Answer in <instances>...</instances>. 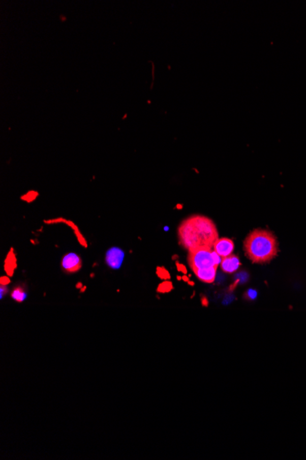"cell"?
Segmentation results:
<instances>
[{
	"label": "cell",
	"mask_w": 306,
	"mask_h": 460,
	"mask_svg": "<svg viewBox=\"0 0 306 460\" xmlns=\"http://www.w3.org/2000/svg\"><path fill=\"white\" fill-rule=\"evenodd\" d=\"M244 250L252 263L265 264L278 255V242L271 232L257 229L246 238Z\"/></svg>",
	"instance_id": "6da1fadb"
},
{
	"label": "cell",
	"mask_w": 306,
	"mask_h": 460,
	"mask_svg": "<svg viewBox=\"0 0 306 460\" xmlns=\"http://www.w3.org/2000/svg\"><path fill=\"white\" fill-rule=\"evenodd\" d=\"M190 219L194 223L195 232L199 238L202 247L212 249L218 239V230L213 222L210 219L200 215L193 216Z\"/></svg>",
	"instance_id": "7a4b0ae2"
},
{
	"label": "cell",
	"mask_w": 306,
	"mask_h": 460,
	"mask_svg": "<svg viewBox=\"0 0 306 460\" xmlns=\"http://www.w3.org/2000/svg\"><path fill=\"white\" fill-rule=\"evenodd\" d=\"M180 243L186 248L188 251H195L200 248H203L200 242L199 238L195 232L194 223L190 218L187 219L181 223L179 231H178Z\"/></svg>",
	"instance_id": "3957f363"
},
{
	"label": "cell",
	"mask_w": 306,
	"mask_h": 460,
	"mask_svg": "<svg viewBox=\"0 0 306 460\" xmlns=\"http://www.w3.org/2000/svg\"><path fill=\"white\" fill-rule=\"evenodd\" d=\"M188 262L191 268L193 270L208 268L215 266L218 267V265H216L213 260V251L212 249L208 248H200L195 251L189 252Z\"/></svg>",
	"instance_id": "277c9868"
},
{
	"label": "cell",
	"mask_w": 306,
	"mask_h": 460,
	"mask_svg": "<svg viewBox=\"0 0 306 460\" xmlns=\"http://www.w3.org/2000/svg\"><path fill=\"white\" fill-rule=\"evenodd\" d=\"M62 266L67 273H75L82 267V260L79 256L74 253H69L64 256L62 260Z\"/></svg>",
	"instance_id": "5b68a950"
},
{
	"label": "cell",
	"mask_w": 306,
	"mask_h": 460,
	"mask_svg": "<svg viewBox=\"0 0 306 460\" xmlns=\"http://www.w3.org/2000/svg\"><path fill=\"white\" fill-rule=\"evenodd\" d=\"M234 242L232 240L228 239V238H220L218 239L217 242L213 245V251L217 252L219 256L223 258L227 257V256H231L233 251H234Z\"/></svg>",
	"instance_id": "8992f818"
},
{
	"label": "cell",
	"mask_w": 306,
	"mask_h": 460,
	"mask_svg": "<svg viewBox=\"0 0 306 460\" xmlns=\"http://www.w3.org/2000/svg\"><path fill=\"white\" fill-rule=\"evenodd\" d=\"M124 259V252L117 247H112L107 252L106 262L107 265L113 269H118Z\"/></svg>",
	"instance_id": "52a82bcc"
},
{
	"label": "cell",
	"mask_w": 306,
	"mask_h": 460,
	"mask_svg": "<svg viewBox=\"0 0 306 460\" xmlns=\"http://www.w3.org/2000/svg\"><path fill=\"white\" fill-rule=\"evenodd\" d=\"M240 265L241 264H240L239 258L235 255H231V256L223 258L222 262H221V267H222L223 271H225L228 274H231L235 271H237Z\"/></svg>",
	"instance_id": "ba28073f"
},
{
	"label": "cell",
	"mask_w": 306,
	"mask_h": 460,
	"mask_svg": "<svg viewBox=\"0 0 306 460\" xmlns=\"http://www.w3.org/2000/svg\"><path fill=\"white\" fill-rule=\"evenodd\" d=\"M217 269H218V267L215 266V267H208V268L195 269L194 272L201 281L205 282V283H212L216 279Z\"/></svg>",
	"instance_id": "9c48e42d"
},
{
	"label": "cell",
	"mask_w": 306,
	"mask_h": 460,
	"mask_svg": "<svg viewBox=\"0 0 306 460\" xmlns=\"http://www.w3.org/2000/svg\"><path fill=\"white\" fill-rule=\"evenodd\" d=\"M17 267V259L13 249L10 250L5 261V271L9 276H13L15 268Z\"/></svg>",
	"instance_id": "30bf717a"
},
{
	"label": "cell",
	"mask_w": 306,
	"mask_h": 460,
	"mask_svg": "<svg viewBox=\"0 0 306 460\" xmlns=\"http://www.w3.org/2000/svg\"><path fill=\"white\" fill-rule=\"evenodd\" d=\"M65 223L67 224V225H69L70 227L72 228L73 230H74V234L76 235V238H77V240H78V242L83 246L84 247H87V242H86V240L84 239V236H83V234L81 233V232L79 231V229L78 227L74 224L73 222H69V221H66Z\"/></svg>",
	"instance_id": "8fae6325"
},
{
	"label": "cell",
	"mask_w": 306,
	"mask_h": 460,
	"mask_svg": "<svg viewBox=\"0 0 306 460\" xmlns=\"http://www.w3.org/2000/svg\"><path fill=\"white\" fill-rule=\"evenodd\" d=\"M27 294L25 293L23 289L21 288H16L13 292H12V297L14 299L16 302H22L26 299Z\"/></svg>",
	"instance_id": "7c38bea8"
},
{
	"label": "cell",
	"mask_w": 306,
	"mask_h": 460,
	"mask_svg": "<svg viewBox=\"0 0 306 460\" xmlns=\"http://www.w3.org/2000/svg\"><path fill=\"white\" fill-rule=\"evenodd\" d=\"M172 289H173V286H172V282L169 281V280H168V281L167 280H165L164 282L159 285L157 291L160 293H167L170 292Z\"/></svg>",
	"instance_id": "4fadbf2b"
},
{
	"label": "cell",
	"mask_w": 306,
	"mask_h": 460,
	"mask_svg": "<svg viewBox=\"0 0 306 460\" xmlns=\"http://www.w3.org/2000/svg\"><path fill=\"white\" fill-rule=\"evenodd\" d=\"M156 272H157V275H158V277L160 279H164V280H169L170 278H171L170 273L168 272L167 269H165L163 266H158V267H157V270H156Z\"/></svg>",
	"instance_id": "5bb4252c"
},
{
	"label": "cell",
	"mask_w": 306,
	"mask_h": 460,
	"mask_svg": "<svg viewBox=\"0 0 306 460\" xmlns=\"http://www.w3.org/2000/svg\"><path fill=\"white\" fill-rule=\"evenodd\" d=\"M37 195V192H28L27 195L23 196V197H22V199L26 200V201H28V202H32L33 200H35V199H36Z\"/></svg>",
	"instance_id": "9a60e30c"
},
{
	"label": "cell",
	"mask_w": 306,
	"mask_h": 460,
	"mask_svg": "<svg viewBox=\"0 0 306 460\" xmlns=\"http://www.w3.org/2000/svg\"><path fill=\"white\" fill-rule=\"evenodd\" d=\"M257 297V291L254 290V289H250L249 291H247L246 294H245V297L248 299V300H254Z\"/></svg>",
	"instance_id": "2e32d148"
},
{
	"label": "cell",
	"mask_w": 306,
	"mask_h": 460,
	"mask_svg": "<svg viewBox=\"0 0 306 460\" xmlns=\"http://www.w3.org/2000/svg\"><path fill=\"white\" fill-rule=\"evenodd\" d=\"M213 260H215V263H216V265H218L219 264H221V262H222V257L218 255V253L216 251H213Z\"/></svg>",
	"instance_id": "e0dca14e"
},
{
	"label": "cell",
	"mask_w": 306,
	"mask_h": 460,
	"mask_svg": "<svg viewBox=\"0 0 306 460\" xmlns=\"http://www.w3.org/2000/svg\"><path fill=\"white\" fill-rule=\"evenodd\" d=\"M176 266L177 269L179 270L180 272H182L183 274H186V273H187V269H186V267L185 265L179 264V263H176Z\"/></svg>",
	"instance_id": "ac0fdd59"
},
{
	"label": "cell",
	"mask_w": 306,
	"mask_h": 460,
	"mask_svg": "<svg viewBox=\"0 0 306 460\" xmlns=\"http://www.w3.org/2000/svg\"><path fill=\"white\" fill-rule=\"evenodd\" d=\"M0 282H1V285H2V286H4V285H8V284L10 283V281L9 278L2 277V278L0 279Z\"/></svg>",
	"instance_id": "d6986e66"
},
{
	"label": "cell",
	"mask_w": 306,
	"mask_h": 460,
	"mask_svg": "<svg viewBox=\"0 0 306 460\" xmlns=\"http://www.w3.org/2000/svg\"><path fill=\"white\" fill-rule=\"evenodd\" d=\"M181 279H182V280H185L186 282H189V279H188V278H187L186 276H183V277L181 278Z\"/></svg>",
	"instance_id": "ffe728a7"
},
{
	"label": "cell",
	"mask_w": 306,
	"mask_h": 460,
	"mask_svg": "<svg viewBox=\"0 0 306 460\" xmlns=\"http://www.w3.org/2000/svg\"><path fill=\"white\" fill-rule=\"evenodd\" d=\"M188 283L190 284V285H192V286H194V285H195V283H194V282H193V281H189V282H188Z\"/></svg>",
	"instance_id": "44dd1931"
}]
</instances>
